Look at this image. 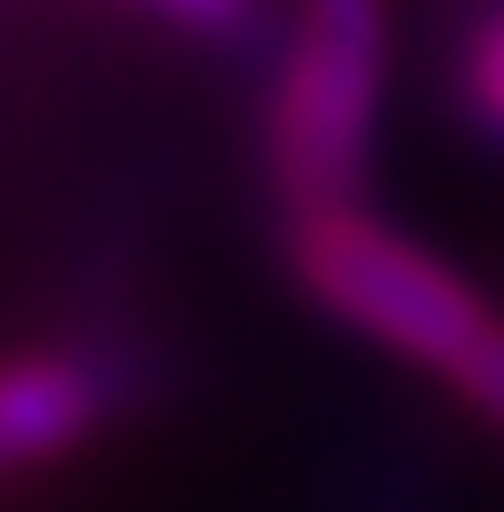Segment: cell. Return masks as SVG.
<instances>
[{"label":"cell","instance_id":"obj_1","mask_svg":"<svg viewBox=\"0 0 504 512\" xmlns=\"http://www.w3.org/2000/svg\"><path fill=\"white\" fill-rule=\"evenodd\" d=\"M380 101H388V0H295L264 117V163L287 218L357 202Z\"/></svg>","mask_w":504,"mask_h":512},{"label":"cell","instance_id":"obj_6","mask_svg":"<svg viewBox=\"0 0 504 512\" xmlns=\"http://www.w3.org/2000/svg\"><path fill=\"white\" fill-rule=\"evenodd\" d=\"M450 388H458L481 419H497V427H504V326H489V334L466 350V365L450 373Z\"/></svg>","mask_w":504,"mask_h":512},{"label":"cell","instance_id":"obj_4","mask_svg":"<svg viewBox=\"0 0 504 512\" xmlns=\"http://www.w3.org/2000/svg\"><path fill=\"white\" fill-rule=\"evenodd\" d=\"M458 109L489 148H504V0H489L458 39Z\"/></svg>","mask_w":504,"mask_h":512},{"label":"cell","instance_id":"obj_3","mask_svg":"<svg viewBox=\"0 0 504 512\" xmlns=\"http://www.w3.org/2000/svg\"><path fill=\"white\" fill-rule=\"evenodd\" d=\"M109 412V373L94 357L39 350L0 365V474H24L78 450Z\"/></svg>","mask_w":504,"mask_h":512},{"label":"cell","instance_id":"obj_5","mask_svg":"<svg viewBox=\"0 0 504 512\" xmlns=\"http://www.w3.org/2000/svg\"><path fill=\"white\" fill-rule=\"evenodd\" d=\"M132 8H148V16H163L194 39H225V47L256 39V24H264V0H132Z\"/></svg>","mask_w":504,"mask_h":512},{"label":"cell","instance_id":"obj_2","mask_svg":"<svg viewBox=\"0 0 504 512\" xmlns=\"http://www.w3.org/2000/svg\"><path fill=\"white\" fill-rule=\"evenodd\" d=\"M287 256H295V280L311 288L318 311H334L342 326H357L365 342L411 357L427 373H458L466 350L489 334V303L419 241L388 233L380 218H365L357 202L334 210H303L287 218Z\"/></svg>","mask_w":504,"mask_h":512}]
</instances>
